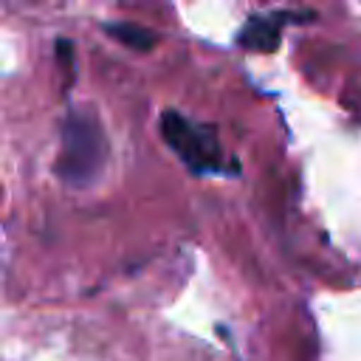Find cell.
Instances as JSON below:
<instances>
[{"label": "cell", "instance_id": "7a4b0ae2", "mask_svg": "<svg viewBox=\"0 0 361 361\" xmlns=\"http://www.w3.org/2000/svg\"><path fill=\"white\" fill-rule=\"evenodd\" d=\"M161 135L172 147V152L183 161V166L195 175H234L240 166L226 164L217 130L212 124L189 121L178 110H164L161 113Z\"/></svg>", "mask_w": 361, "mask_h": 361}, {"label": "cell", "instance_id": "3957f363", "mask_svg": "<svg viewBox=\"0 0 361 361\" xmlns=\"http://www.w3.org/2000/svg\"><path fill=\"white\" fill-rule=\"evenodd\" d=\"M285 20H293L290 14H271V17H251L240 34H237V42L248 51H262V54H271L279 48V25Z\"/></svg>", "mask_w": 361, "mask_h": 361}, {"label": "cell", "instance_id": "277c9868", "mask_svg": "<svg viewBox=\"0 0 361 361\" xmlns=\"http://www.w3.org/2000/svg\"><path fill=\"white\" fill-rule=\"evenodd\" d=\"M104 31L113 39L124 42L127 48H133V51H149L158 42L155 31H149L144 25H135V23H104Z\"/></svg>", "mask_w": 361, "mask_h": 361}, {"label": "cell", "instance_id": "6da1fadb", "mask_svg": "<svg viewBox=\"0 0 361 361\" xmlns=\"http://www.w3.org/2000/svg\"><path fill=\"white\" fill-rule=\"evenodd\" d=\"M104 133L93 113L71 110L62 124V147L56 158V175L68 186H90L104 166Z\"/></svg>", "mask_w": 361, "mask_h": 361}]
</instances>
